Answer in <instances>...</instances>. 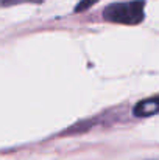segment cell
<instances>
[{
	"mask_svg": "<svg viewBox=\"0 0 159 160\" xmlns=\"http://www.w3.org/2000/svg\"><path fill=\"white\" fill-rule=\"evenodd\" d=\"M133 113L136 117H140V118L159 113V95L139 101L136 106L133 107Z\"/></svg>",
	"mask_w": 159,
	"mask_h": 160,
	"instance_id": "2",
	"label": "cell"
},
{
	"mask_svg": "<svg viewBox=\"0 0 159 160\" xmlns=\"http://www.w3.org/2000/svg\"><path fill=\"white\" fill-rule=\"evenodd\" d=\"M42 0H0V6H11L19 3H41Z\"/></svg>",
	"mask_w": 159,
	"mask_h": 160,
	"instance_id": "3",
	"label": "cell"
},
{
	"mask_svg": "<svg viewBox=\"0 0 159 160\" xmlns=\"http://www.w3.org/2000/svg\"><path fill=\"white\" fill-rule=\"evenodd\" d=\"M98 0H81L78 5H77V8H75V11L77 12H81V11H84V9H89L94 3H97Z\"/></svg>",
	"mask_w": 159,
	"mask_h": 160,
	"instance_id": "4",
	"label": "cell"
},
{
	"mask_svg": "<svg viewBox=\"0 0 159 160\" xmlns=\"http://www.w3.org/2000/svg\"><path fill=\"white\" fill-rule=\"evenodd\" d=\"M144 0H131V2H117L108 5L103 11V17L108 22L125 23V25H137L144 20Z\"/></svg>",
	"mask_w": 159,
	"mask_h": 160,
	"instance_id": "1",
	"label": "cell"
}]
</instances>
